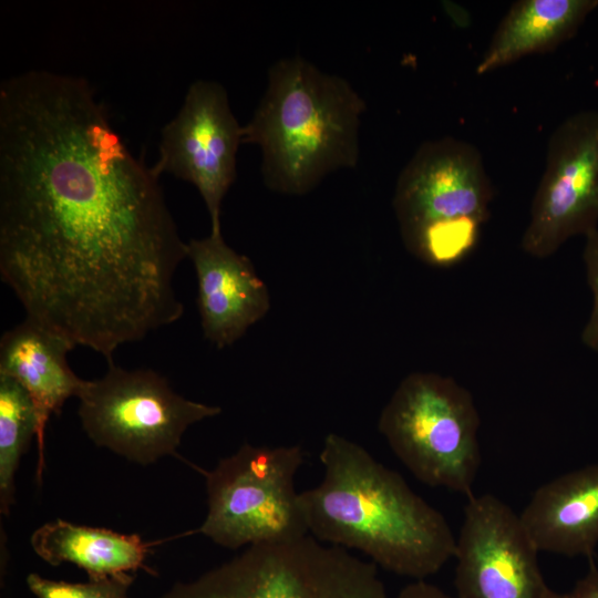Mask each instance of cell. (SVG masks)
Instances as JSON below:
<instances>
[{"instance_id": "8", "label": "cell", "mask_w": 598, "mask_h": 598, "mask_svg": "<svg viewBox=\"0 0 598 598\" xmlns=\"http://www.w3.org/2000/svg\"><path fill=\"white\" fill-rule=\"evenodd\" d=\"M78 399L91 441L142 465L175 455L190 425L221 412L179 395L153 370H126L114 362L102 378L85 380Z\"/></svg>"}, {"instance_id": "20", "label": "cell", "mask_w": 598, "mask_h": 598, "mask_svg": "<svg viewBox=\"0 0 598 598\" xmlns=\"http://www.w3.org/2000/svg\"><path fill=\"white\" fill-rule=\"evenodd\" d=\"M548 598H598V567L594 559H589L588 571L571 589L565 592L551 590Z\"/></svg>"}, {"instance_id": "4", "label": "cell", "mask_w": 598, "mask_h": 598, "mask_svg": "<svg viewBox=\"0 0 598 598\" xmlns=\"http://www.w3.org/2000/svg\"><path fill=\"white\" fill-rule=\"evenodd\" d=\"M493 197L476 146L453 136L424 142L394 189L393 209L405 248L430 266L462 262L478 243Z\"/></svg>"}, {"instance_id": "13", "label": "cell", "mask_w": 598, "mask_h": 598, "mask_svg": "<svg viewBox=\"0 0 598 598\" xmlns=\"http://www.w3.org/2000/svg\"><path fill=\"white\" fill-rule=\"evenodd\" d=\"M74 347L61 336L25 318L0 340V374L16 380L29 394L38 417V466L44 465V432L52 414H59L72 396H79L85 380L68 363Z\"/></svg>"}, {"instance_id": "16", "label": "cell", "mask_w": 598, "mask_h": 598, "mask_svg": "<svg viewBox=\"0 0 598 598\" xmlns=\"http://www.w3.org/2000/svg\"><path fill=\"white\" fill-rule=\"evenodd\" d=\"M34 553L51 566L74 564L100 578L147 569L151 543L136 534L72 524L58 518L37 528L30 538Z\"/></svg>"}, {"instance_id": "6", "label": "cell", "mask_w": 598, "mask_h": 598, "mask_svg": "<svg viewBox=\"0 0 598 598\" xmlns=\"http://www.w3.org/2000/svg\"><path fill=\"white\" fill-rule=\"evenodd\" d=\"M161 598H389L377 566L307 535L246 547Z\"/></svg>"}, {"instance_id": "3", "label": "cell", "mask_w": 598, "mask_h": 598, "mask_svg": "<svg viewBox=\"0 0 598 598\" xmlns=\"http://www.w3.org/2000/svg\"><path fill=\"white\" fill-rule=\"evenodd\" d=\"M365 103L343 78L301 56L277 61L265 94L243 126V144L261 152V176L272 192L305 195L360 156Z\"/></svg>"}, {"instance_id": "18", "label": "cell", "mask_w": 598, "mask_h": 598, "mask_svg": "<svg viewBox=\"0 0 598 598\" xmlns=\"http://www.w3.org/2000/svg\"><path fill=\"white\" fill-rule=\"evenodd\" d=\"M130 574L89 578L85 582H69L29 574L27 585L37 598H131Z\"/></svg>"}, {"instance_id": "7", "label": "cell", "mask_w": 598, "mask_h": 598, "mask_svg": "<svg viewBox=\"0 0 598 598\" xmlns=\"http://www.w3.org/2000/svg\"><path fill=\"white\" fill-rule=\"evenodd\" d=\"M302 462L299 445L248 443L221 458L205 473L207 514L196 533L228 549L309 535L295 488Z\"/></svg>"}, {"instance_id": "10", "label": "cell", "mask_w": 598, "mask_h": 598, "mask_svg": "<svg viewBox=\"0 0 598 598\" xmlns=\"http://www.w3.org/2000/svg\"><path fill=\"white\" fill-rule=\"evenodd\" d=\"M240 144L243 126L228 94L220 83L209 80L189 85L179 111L162 128L152 169L158 177L171 174L196 187L210 218V231H221V203L236 179Z\"/></svg>"}, {"instance_id": "14", "label": "cell", "mask_w": 598, "mask_h": 598, "mask_svg": "<svg viewBox=\"0 0 598 598\" xmlns=\"http://www.w3.org/2000/svg\"><path fill=\"white\" fill-rule=\"evenodd\" d=\"M519 517L539 553L592 559L598 544V464L537 487Z\"/></svg>"}, {"instance_id": "2", "label": "cell", "mask_w": 598, "mask_h": 598, "mask_svg": "<svg viewBox=\"0 0 598 598\" xmlns=\"http://www.w3.org/2000/svg\"><path fill=\"white\" fill-rule=\"evenodd\" d=\"M321 482L299 493L310 536L357 549L398 576L424 580L454 558L456 537L444 515L402 475L336 433L323 441Z\"/></svg>"}, {"instance_id": "17", "label": "cell", "mask_w": 598, "mask_h": 598, "mask_svg": "<svg viewBox=\"0 0 598 598\" xmlns=\"http://www.w3.org/2000/svg\"><path fill=\"white\" fill-rule=\"evenodd\" d=\"M37 431V412L29 394L16 380L0 374V509L4 515L14 501L20 458Z\"/></svg>"}, {"instance_id": "21", "label": "cell", "mask_w": 598, "mask_h": 598, "mask_svg": "<svg viewBox=\"0 0 598 598\" xmlns=\"http://www.w3.org/2000/svg\"><path fill=\"white\" fill-rule=\"evenodd\" d=\"M396 598H456V596H451L425 580H414L404 586Z\"/></svg>"}, {"instance_id": "1", "label": "cell", "mask_w": 598, "mask_h": 598, "mask_svg": "<svg viewBox=\"0 0 598 598\" xmlns=\"http://www.w3.org/2000/svg\"><path fill=\"white\" fill-rule=\"evenodd\" d=\"M158 176L81 76L31 70L0 85V276L28 319L113 362L184 313L187 243Z\"/></svg>"}, {"instance_id": "19", "label": "cell", "mask_w": 598, "mask_h": 598, "mask_svg": "<svg viewBox=\"0 0 598 598\" xmlns=\"http://www.w3.org/2000/svg\"><path fill=\"white\" fill-rule=\"evenodd\" d=\"M582 260L587 283L592 295V306L580 338L585 347L598 352V229L585 237Z\"/></svg>"}, {"instance_id": "9", "label": "cell", "mask_w": 598, "mask_h": 598, "mask_svg": "<svg viewBox=\"0 0 598 598\" xmlns=\"http://www.w3.org/2000/svg\"><path fill=\"white\" fill-rule=\"evenodd\" d=\"M598 229V110L579 111L550 134L523 250L553 256L568 239Z\"/></svg>"}, {"instance_id": "12", "label": "cell", "mask_w": 598, "mask_h": 598, "mask_svg": "<svg viewBox=\"0 0 598 598\" xmlns=\"http://www.w3.org/2000/svg\"><path fill=\"white\" fill-rule=\"evenodd\" d=\"M198 286L205 338L218 349L231 346L270 309L266 283L250 259L229 247L221 231L187 243Z\"/></svg>"}, {"instance_id": "11", "label": "cell", "mask_w": 598, "mask_h": 598, "mask_svg": "<svg viewBox=\"0 0 598 598\" xmlns=\"http://www.w3.org/2000/svg\"><path fill=\"white\" fill-rule=\"evenodd\" d=\"M538 553L519 514L495 495H471L456 537V598H548Z\"/></svg>"}, {"instance_id": "5", "label": "cell", "mask_w": 598, "mask_h": 598, "mask_svg": "<svg viewBox=\"0 0 598 598\" xmlns=\"http://www.w3.org/2000/svg\"><path fill=\"white\" fill-rule=\"evenodd\" d=\"M480 423L466 388L451 377L413 372L382 409L378 429L420 482L470 497L481 465Z\"/></svg>"}, {"instance_id": "15", "label": "cell", "mask_w": 598, "mask_h": 598, "mask_svg": "<svg viewBox=\"0 0 598 598\" xmlns=\"http://www.w3.org/2000/svg\"><path fill=\"white\" fill-rule=\"evenodd\" d=\"M598 0H519L497 25L476 65L482 75L517 60L554 51L571 39Z\"/></svg>"}]
</instances>
